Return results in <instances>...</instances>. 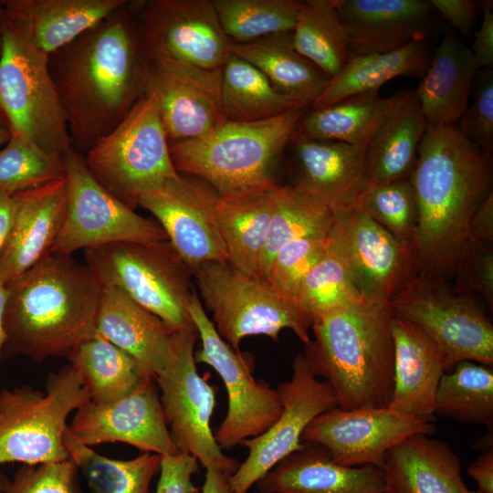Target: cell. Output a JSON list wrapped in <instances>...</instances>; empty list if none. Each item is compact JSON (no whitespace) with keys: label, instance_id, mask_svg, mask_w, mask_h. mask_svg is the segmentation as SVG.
Instances as JSON below:
<instances>
[{"label":"cell","instance_id":"1","mask_svg":"<svg viewBox=\"0 0 493 493\" xmlns=\"http://www.w3.org/2000/svg\"><path fill=\"white\" fill-rule=\"evenodd\" d=\"M127 3L48 55L71 145L80 154L114 130L146 92L147 52Z\"/></svg>","mask_w":493,"mask_h":493},{"label":"cell","instance_id":"2","mask_svg":"<svg viewBox=\"0 0 493 493\" xmlns=\"http://www.w3.org/2000/svg\"><path fill=\"white\" fill-rule=\"evenodd\" d=\"M417 226L411 249L412 281L454 278L469 221L492 192V155L456 125L428 127L409 175Z\"/></svg>","mask_w":493,"mask_h":493},{"label":"cell","instance_id":"3","mask_svg":"<svg viewBox=\"0 0 493 493\" xmlns=\"http://www.w3.org/2000/svg\"><path fill=\"white\" fill-rule=\"evenodd\" d=\"M5 287L3 359H68L97 333L101 286L71 255L49 254Z\"/></svg>","mask_w":493,"mask_h":493},{"label":"cell","instance_id":"4","mask_svg":"<svg viewBox=\"0 0 493 493\" xmlns=\"http://www.w3.org/2000/svg\"><path fill=\"white\" fill-rule=\"evenodd\" d=\"M392 310L366 300L312 318L314 339L304 358L315 376L334 392L344 410L386 408L393 392Z\"/></svg>","mask_w":493,"mask_h":493},{"label":"cell","instance_id":"5","mask_svg":"<svg viewBox=\"0 0 493 493\" xmlns=\"http://www.w3.org/2000/svg\"><path fill=\"white\" fill-rule=\"evenodd\" d=\"M308 107L249 122L225 121L208 134L169 142L175 170L200 179L219 196L274 183L272 170Z\"/></svg>","mask_w":493,"mask_h":493},{"label":"cell","instance_id":"6","mask_svg":"<svg viewBox=\"0 0 493 493\" xmlns=\"http://www.w3.org/2000/svg\"><path fill=\"white\" fill-rule=\"evenodd\" d=\"M192 272L216 331L236 351L240 352L245 337L265 335L277 341L284 329L291 330L304 345L309 342L311 317L268 279L229 261L206 262Z\"/></svg>","mask_w":493,"mask_h":493},{"label":"cell","instance_id":"7","mask_svg":"<svg viewBox=\"0 0 493 493\" xmlns=\"http://www.w3.org/2000/svg\"><path fill=\"white\" fill-rule=\"evenodd\" d=\"M1 33L0 113L12 133L63 159L72 145L48 55L37 49L4 11Z\"/></svg>","mask_w":493,"mask_h":493},{"label":"cell","instance_id":"8","mask_svg":"<svg viewBox=\"0 0 493 493\" xmlns=\"http://www.w3.org/2000/svg\"><path fill=\"white\" fill-rule=\"evenodd\" d=\"M90 401L71 364L51 372L45 392L28 384L0 391V467L69 459L64 443L69 414Z\"/></svg>","mask_w":493,"mask_h":493},{"label":"cell","instance_id":"9","mask_svg":"<svg viewBox=\"0 0 493 493\" xmlns=\"http://www.w3.org/2000/svg\"><path fill=\"white\" fill-rule=\"evenodd\" d=\"M86 265L101 287H113L171 330L195 328L189 303L193 273L170 242L113 243L85 249Z\"/></svg>","mask_w":493,"mask_h":493},{"label":"cell","instance_id":"10","mask_svg":"<svg viewBox=\"0 0 493 493\" xmlns=\"http://www.w3.org/2000/svg\"><path fill=\"white\" fill-rule=\"evenodd\" d=\"M84 161L96 180L132 209L142 194L180 175L156 99L149 92L85 153Z\"/></svg>","mask_w":493,"mask_h":493},{"label":"cell","instance_id":"11","mask_svg":"<svg viewBox=\"0 0 493 493\" xmlns=\"http://www.w3.org/2000/svg\"><path fill=\"white\" fill-rule=\"evenodd\" d=\"M196 328L174 330L166 366L154 378L171 437L179 452L195 457L205 469L233 475L240 463L225 455L211 429L216 388L196 369Z\"/></svg>","mask_w":493,"mask_h":493},{"label":"cell","instance_id":"12","mask_svg":"<svg viewBox=\"0 0 493 493\" xmlns=\"http://www.w3.org/2000/svg\"><path fill=\"white\" fill-rule=\"evenodd\" d=\"M395 316L410 320L438 348L446 372L463 361L493 365V325L470 295L445 283L415 279L391 302Z\"/></svg>","mask_w":493,"mask_h":493},{"label":"cell","instance_id":"13","mask_svg":"<svg viewBox=\"0 0 493 493\" xmlns=\"http://www.w3.org/2000/svg\"><path fill=\"white\" fill-rule=\"evenodd\" d=\"M63 161L67 167L68 213L51 254L72 255L79 249L113 243L168 240L159 224L138 215L106 190L89 172L82 154L71 148Z\"/></svg>","mask_w":493,"mask_h":493},{"label":"cell","instance_id":"14","mask_svg":"<svg viewBox=\"0 0 493 493\" xmlns=\"http://www.w3.org/2000/svg\"><path fill=\"white\" fill-rule=\"evenodd\" d=\"M188 309L201 340L194 361L211 366L227 393V413L214 435L222 450L230 449L261 435L277 420L282 410L280 397L277 389L257 381L246 359L221 338L196 291Z\"/></svg>","mask_w":493,"mask_h":493},{"label":"cell","instance_id":"15","mask_svg":"<svg viewBox=\"0 0 493 493\" xmlns=\"http://www.w3.org/2000/svg\"><path fill=\"white\" fill-rule=\"evenodd\" d=\"M147 50L208 69L222 68L231 56L213 0L128 1Z\"/></svg>","mask_w":493,"mask_h":493},{"label":"cell","instance_id":"16","mask_svg":"<svg viewBox=\"0 0 493 493\" xmlns=\"http://www.w3.org/2000/svg\"><path fill=\"white\" fill-rule=\"evenodd\" d=\"M292 368L290 380L277 388L282 406L279 416L264 433L240 444L248 449V455L230 476L234 493H246L278 462L299 449L308 425L338 406L330 385L313 374L303 354L295 357Z\"/></svg>","mask_w":493,"mask_h":493},{"label":"cell","instance_id":"17","mask_svg":"<svg viewBox=\"0 0 493 493\" xmlns=\"http://www.w3.org/2000/svg\"><path fill=\"white\" fill-rule=\"evenodd\" d=\"M328 246L368 300L390 304L412 281L410 249L353 206L334 214Z\"/></svg>","mask_w":493,"mask_h":493},{"label":"cell","instance_id":"18","mask_svg":"<svg viewBox=\"0 0 493 493\" xmlns=\"http://www.w3.org/2000/svg\"><path fill=\"white\" fill-rule=\"evenodd\" d=\"M435 433L434 422L388 407L344 410L337 406L308 425L301 443L323 446L342 466L383 468L387 453L399 443L414 435Z\"/></svg>","mask_w":493,"mask_h":493},{"label":"cell","instance_id":"19","mask_svg":"<svg viewBox=\"0 0 493 493\" xmlns=\"http://www.w3.org/2000/svg\"><path fill=\"white\" fill-rule=\"evenodd\" d=\"M146 52V92L156 99L169 142L203 137L226 121L222 68H203L163 53Z\"/></svg>","mask_w":493,"mask_h":493},{"label":"cell","instance_id":"20","mask_svg":"<svg viewBox=\"0 0 493 493\" xmlns=\"http://www.w3.org/2000/svg\"><path fill=\"white\" fill-rule=\"evenodd\" d=\"M218 200L206 183L180 173L142 194L138 205L156 217L173 249L193 271L206 262L228 261L217 216Z\"/></svg>","mask_w":493,"mask_h":493},{"label":"cell","instance_id":"21","mask_svg":"<svg viewBox=\"0 0 493 493\" xmlns=\"http://www.w3.org/2000/svg\"><path fill=\"white\" fill-rule=\"evenodd\" d=\"M68 429L89 447L121 442L161 456L179 453L152 377H143L130 393L115 401L88 402L76 411Z\"/></svg>","mask_w":493,"mask_h":493},{"label":"cell","instance_id":"22","mask_svg":"<svg viewBox=\"0 0 493 493\" xmlns=\"http://www.w3.org/2000/svg\"><path fill=\"white\" fill-rule=\"evenodd\" d=\"M14 220L0 255V281L25 272L51 254L68 213L67 179L12 195Z\"/></svg>","mask_w":493,"mask_h":493},{"label":"cell","instance_id":"23","mask_svg":"<svg viewBox=\"0 0 493 493\" xmlns=\"http://www.w3.org/2000/svg\"><path fill=\"white\" fill-rule=\"evenodd\" d=\"M351 56L383 53L426 39L436 11L426 0H335Z\"/></svg>","mask_w":493,"mask_h":493},{"label":"cell","instance_id":"24","mask_svg":"<svg viewBox=\"0 0 493 493\" xmlns=\"http://www.w3.org/2000/svg\"><path fill=\"white\" fill-rule=\"evenodd\" d=\"M297 170L292 184L328 206L333 214L353 206L364 183L367 146L308 139L292 133Z\"/></svg>","mask_w":493,"mask_h":493},{"label":"cell","instance_id":"25","mask_svg":"<svg viewBox=\"0 0 493 493\" xmlns=\"http://www.w3.org/2000/svg\"><path fill=\"white\" fill-rule=\"evenodd\" d=\"M265 493H384L383 468L346 467L321 446L302 443L257 483Z\"/></svg>","mask_w":493,"mask_h":493},{"label":"cell","instance_id":"26","mask_svg":"<svg viewBox=\"0 0 493 493\" xmlns=\"http://www.w3.org/2000/svg\"><path fill=\"white\" fill-rule=\"evenodd\" d=\"M393 314V313H392ZM394 381L388 408L425 421H435V396L446 372L436 345L416 325L392 315Z\"/></svg>","mask_w":493,"mask_h":493},{"label":"cell","instance_id":"27","mask_svg":"<svg viewBox=\"0 0 493 493\" xmlns=\"http://www.w3.org/2000/svg\"><path fill=\"white\" fill-rule=\"evenodd\" d=\"M96 331L129 354L144 377L155 378L167 364L173 330L116 288L101 287Z\"/></svg>","mask_w":493,"mask_h":493},{"label":"cell","instance_id":"28","mask_svg":"<svg viewBox=\"0 0 493 493\" xmlns=\"http://www.w3.org/2000/svg\"><path fill=\"white\" fill-rule=\"evenodd\" d=\"M384 493H481L467 488L459 456L441 440L414 435L386 455Z\"/></svg>","mask_w":493,"mask_h":493},{"label":"cell","instance_id":"29","mask_svg":"<svg viewBox=\"0 0 493 493\" xmlns=\"http://www.w3.org/2000/svg\"><path fill=\"white\" fill-rule=\"evenodd\" d=\"M478 70L470 47L447 28L414 89L427 128L455 125L468 106Z\"/></svg>","mask_w":493,"mask_h":493},{"label":"cell","instance_id":"30","mask_svg":"<svg viewBox=\"0 0 493 493\" xmlns=\"http://www.w3.org/2000/svg\"><path fill=\"white\" fill-rule=\"evenodd\" d=\"M126 0H5L4 13L47 55L100 24Z\"/></svg>","mask_w":493,"mask_h":493},{"label":"cell","instance_id":"31","mask_svg":"<svg viewBox=\"0 0 493 493\" xmlns=\"http://www.w3.org/2000/svg\"><path fill=\"white\" fill-rule=\"evenodd\" d=\"M427 130L414 89L400 90L367 145L364 182L383 184L408 178Z\"/></svg>","mask_w":493,"mask_h":493},{"label":"cell","instance_id":"32","mask_svg":"<svg viewBox=\"0 0 493 493\" xmlns=\"http://www.w3.org/2000/svg\"><path fill=\"white\" fill-rule=\"evenodd\" d=\"M279 184L219 196L217 216L228 261L258 275Z\"/></svg>","mask_w":493,"mask_h":493},{"label":"cell","instance_id":"33","mask_svg":"<svg viewBox=\"0 0 493 493\" xmlns=\"http://www.w3.org/2000/svg\"><path fill=\"white\" fill-rule=\"evenodd\" d=\"M231 51L258 68L280 93L303 106H311L330 81L321 69L296 50L292 31L248 43H232Z\"/></svg>","mask_w":493,"mask_h":493},{"label":"cell","instance_id":"34","mask_svg":"<svg viewBox=\"0 0 493 493\" xmlns=\"http://www.w3.org/2000/svg\"><path fill=\"white\" fill-rule=\"evenodd\" d=\"M427 39L412 42L401 48L352 57L345 68L331 78L311 108L329 106L351 95L379 90L387 81L398 77L422 79L433 56Z\"/></svg>","mask_w":493,"mask_h":493},{"label":"cell","instance_id":"35","mask_svg":"<svg viewBox=\"0 0 493 493\" xmlns=\"http://www.w3.org/2000/svg\"><path fill=\"white\" fill-rule=\"evenodd\" d=\"M391 105L378 90L343 98L303 113L294 133L308 139L367 146Z\"/></svg>","mask_w":493,"mask_h":493},{"label":"cell","instance_id":"36","mask_svg":"<svg viewBox=\"0 0 493 493\" xmlns=\"http://www.w3.org/2000/svg\"><path fill=\"white\" fill-rule=\"evenodd\" d=\"M220 94L226 121H263L309 107L280 93L258 68L233 53L222 67Z\"/></svg>","mask_w":493,"mask_h":493},{"label":"cell","instance_id":"37","mask_svg":"<svg viewBox=\"0 0 493 493\" xmlns=\"http://www.w3.org/2000/svg\"><path fill=\"white\" fill-rule=\"evenodd\" d=\"M292 41L296 50L330 79L352 58L350 39L335 0L303 1L292 30Z\"/></svg>","mask_w":493,"mask_h":493},{"label":"cell","instance_id":"38","mask_svg":"<svg viewBox=\"0 0 493 493\" xmlns=\"http://www.w3.org/2000/svg\"><path fill=\"white\" fill-rule=\"evenodd\" d=\"M68 360L96 404L124 396L144 377L129 354L98 333L81 343Z\"/></svg>","mask_w":493,"mask_h":493},{"label":"cell","instance_id":"39","mask_svg":"<svg viewBox=\"0 0 493 493\" xmlns=\"http://www.w3.org/2000/svg\"><path fill=\"white\" fill-rule=\"evenodd\" d=\"M64 443L90 493H148L160 471L161 456L157 454L142 453L128 460L104 456L79 441L68 427Z\"/></svg>","mask_w":493,"mask_h":493},{"label":"cell","instance_id":"40","mask_svg":"<svg viewBox=\"0 0 493 493\" xmlns=\"http://www.w3.org/2000/svg\"><path fill=\"white\" fill-rule=\"evenodd\" d=\"M435 415L492 429V367L463 361L444 372L435 396Z\"/></svg>","mask_w":493,"mask_h":493},{"label":"cell","instance_id":"41","mask_svg":"<svg viewBox=\"0 0 493 493\" xmlns=\"http://www.w3.org/2000/svg\"><path fill=\"white\" fill-rule=\"evenodd\" d=\"M332 211L293 185H280L262 254L259 276L267 278L277 252L286 244L305 236H327Z\"/></svg>","mask_w":493,"mask_h":493},{"label":"cell","instance_id":"42","mask_svg":"<svg viewBox=\"0 0 493 493\" xmlns=\"http://www.w3.org/2000/svg\"><path fill=\"white\" fill-rule=\"evenodd\" d=\"M221 26L232 43L243 44L291 32L303 1L213 0Z\"/></svg>","mask_w":493,"mask_h":493},{"label":"cell","instance_id":"43","mask_svg":"<svg viewBox=\"0 0 493 493\" xmlns=\"http://www.w3.org/2000/svg\"><path fill=\"white\" fill-rule=\"evenodd\" d=\"M353 207L411 251L417 226V209L409 177L383 184L364 182L356 194Z\"/></svg>","mask_w":493,"mask_h":493},{"label":"cell","instance_id":"44","mask_svg":"<svg viewBox=\"0 0 493 493\" xmlns=\"http://www.w3.org/2000/svg\"><path fill=\"white\" fill-rule=\"evenodd\" d=\"M67 167L30 139L16 133L0 150V192L13 194L66 178Z\"/></svg>","mask_w":493,"mask_h":493},{"label":"cell","instance_id":"45","mask_svg":"<svg viewBox=\"0 0 493 493\" xmlns=\"http://www.w3.org/2000/svg\"><path fill=\"white\" fill-rule=\"evenodd\" d=\"M341 258L327 246L304 278L298 301L312 318L366 301Z\"/></svg>","mask_w":493,"mask_h":493},{"label":"cell","instance_id":"46","mask_svg":"<svg viewBox=\"0 0 493 493\" xmlns=\"http://www.w3.org/2000/svg\"><path fill=\"white\" fill-rule=\"evenodd\" d=\"M327 246L328 235L305 236L286 244L275 255L267 279L280 292L299 303L301 284L323 257Z\"/></svg>","mask_w":493,"mask_h":493},{"label":"cell","instance_id":"47","mask_svg":"<svg viewBox=\"0 0 493 493\" xmlns=\"http://www.w3.org/2000/svg\"><path fill=\"white\" fill-rule=\"evenodd\" d=\"M452 290L457 294L477 293L493 308L492 242L467 240L461 249Z\"/></svg>","mask_w":493,"mask_h":493},{"label":"cell","instance_id":"48","mask_svg":"<svg viewBox=\"0 0 493 493\" xmlns=\"http://www.w3.org/2000/svg\"><path fill=\"white\" fill-rule=\"evenodd\" d=\"M78 468L69 458L35 466L23 465L11 479L5 478V493H81Z\"/></svg>","mask_w":493,"mask_h":493},{"label":"cell","instance_id":"49","mask_svg":"<svg viewBox=\"0 0 493 493\" xmlns=\"http://www.w3.org/2000/svg\"><path fill=\"white\" fill-rule=\"evenodd\" d=\"M473 102L456 126L461 133L484 152L493 149V70L479 69L473 86Z\"/></svg>","mask_w":493,"mask_h":493},{"label":"cell","instance_id":"50","mask_svg":"<svg viewBox=\"0 0 493 493\" xmlns=\"http://www.w3.org/2000/svg\"><path fill=\"white\" fill-rule=\"evenodd\" d=\"M199 462L192 455L179 452L161 456L159 479L154 493H200L193 476Z\"/></svg>","mask_w":493,"mask_h":493},{"label":"cell","instance_id":"51","mask_svg":"<svg viewBox=\"0 0 493 493\" xmlns=\"http://www.w3.org/2000/svg\"><path fill=\"white\" fill-rule=\"evenodd\" d=\"M437 14L465 37L473 34L477 16V5L472 0H429Z\"/></svg>","mask_w":493,"mask_h":493},{"label":"cell","instance_id":"52","mask_svg":"<svg viewBox=\"0 0 493 493\" xmlns=\"http://www.w3.org/2000/svg\"><path fill=\"white\" fill-rule=\"evenodd\" d=\"M482 22L475 33L470 50L479 69L493 66V8L492 1H484Z\"/></svg>","mask_w":493,"mask_h":493},{"label":"cell","instance_id":"53","mask_svg":"<svg viewBox=\"0 0 493 493\" xmlns=\"http://www.w3.org/2000/svg\"><path fill=\"white\" fill-rule=\"evenodd\" d=\"M468 241H493V194L485 198L472 215L467 228Z\"/></svg>","mask_w":493,"mask_h":493},{"label":"cell","instance_id":"54","mask_svg":"<svg viewBox=\"0 0 493 493\" xmlns=\"http://www.w3.org/2000/svg\"><path fill=\"white\" fill-rule=\"evenodd\" d=\"M467 473L476 481L481 493H493V450L481 453L469 465Z\"/></svg>","mask_w":493,"mask_h":493},{"label":"cell","instance_id":"55","mask_svg":"<svg viewBox=\"0 0 493 493\" xmlns=\"http://www.w3.org/2000/svg\"><path fill=\"white\" fill-rule=\"evenodd\" d=\"M14 220L12 196L0 192V255L7 242Z\"/></svg>","mask_w":493,"mask_h":493},{"label":"cell","instance_id":"56","mask_svg":"<svg viewBox=\"0 0 493 493\" xmlns=\"http://www.w3.org/2000/svg\"><path fill=\"white\" fill-rule=\"evenodd\" d=\"M201 493H234L230 475L215 468L206 469Z\"/></svg>","mask_w":493,"mask_h":493},{"label":"cell","instance_id":"57","mask_svg":"<svg viewBox=\"0 0 493 493\" xmlns=\"http://www.w3.org/2000/svg\"><path fill=\"white\" fill-rule=\"evenodd\" d=\"M6 287L5 284L0 281V379H1V362L3 359V347L5 340V333L4 328V316L6 302Z\"/></svg>","mask_w":493,"mask_h":493},{"label":"cell","instance_id":"58","mask_svg":"<svg viewBox=\"0 0 493 493\" xmlns=\"http://www.w3.org/2000/svg\"><path fill=\"white\" fill-rule=\"evenodd\" d=\"M492 439V429H488L486 435L478 438L474 444V447L483 451L493 450Z\"/></svg>","mask_w":493,"mask_h":493},{"label":"cell","instance_id":"59","mask_svg":"<svg viewBox=\"0 0 493 493\" xmlns=\"http://www.w3.org/2000/svg\"><path fill=\"white\" fill-rule=\"evenodd\" d=\"M12 136V131L5 120L0 113V145L7 143Z\"/></svg>","mask_w":493,"mask_h":493},{"label":"cell","instance_id":"60","mask_svg":"<svg viewBox=\"0 0 493 493\" xmlns=\"http://www.w3.org/2000/svg\"><path fill=\"white\" fill-rule=\"evenodd\" d=\"M2 16H3V6L0 1V56H1V49H2V33H1Z\"/></svg>","mask_w":493,"mask_h":493},{"label":"cell","instance_id":"61","mask_svg":"<svg viewBox=\"0 0 493 493\" xmlns=\"http://www.w3.org/2000/svg\"><path fill=\"white\" fill-rule=\"evenodd\" d=\"M0 493H5V478L0 477Z\"/></svg>","mask_w":493,"mask_h":493},{"label":"cell","instance_id":"62","mask_svg":"<svg viewBox=\"0 0 493 493\" xmlns=\"http://www.w3.org/2000/svg\"><path fill=\"white\" fill-rule=\"evenodd\" d=\"M254 493H265V492H262V491L257 490V491H255Z\"/></svg>","mask_w":493,"mask_h":493}]
</instances>
